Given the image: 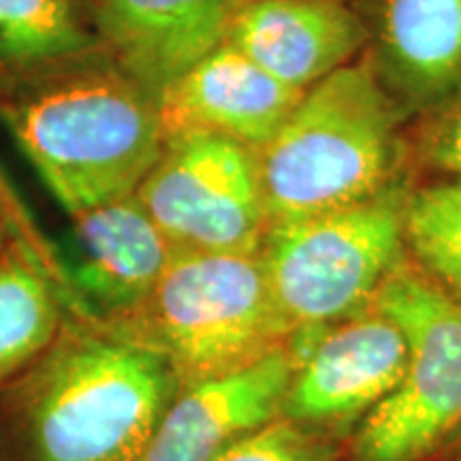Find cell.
<instances>
[{
  "instance_id": "cell-1",
  "label": "cell",
  "mask_w": 461,
  "mask_h": 461,
  "mask_svg": "<svg viewBox=\"0 0 461 461\" xmlns=\"http://www.w3.org/2000/svg\"><path fill=\"white\" fill-rule=\"evenodd\" d=\"M180 389L167 357L67 310L48 348L0 384V461H141Z\"/></svg>"
},
{
  "instance_id": "cell-2",
  "label": "cell",
  "mask_w": 461,
  "mask_h": 461,
  "mask_svg": "<svg viewBox=\"0 0 461 461\" xmlns=\"http://www.w3.org/2000/svg\"><path fill=\"white\" fill-rule=\"evenodd\" d=\"M0 115L68 216L135 194L165 149L158 96L105 51L14 79Z\"/></svg>"
},
{
  "instance_id": "cell-3",
  "label": "cell",
  "mask_w": 461,
  "mask_h": 461,
  "mask_svg": "<svg viewBox=\"0 0 461 461\" xmlns=\"http://www.w3.org/2000/svg\"><path fill=\"white\" fill-rule=\"evenodd\" d=\"M389 92L367 67L346 65L310 86L255 152L269 224L363 203L395 184L400 141Z\"/></svg>"
},
{
  "instance_id": "cell-4",
  "label": "cell",
  "mask_w": 461,
  "mask_h": 461,
  "mask_svg": "<svg viewBox=\"0 0 461 461\" xmlns=\"http://www.w3.org/2000/svg\"><path fill=\"white\" fill-rule=\"evenodd\" d=\"M99 325L167 357L180 387L244 370L291 342L258 252L176 250L137 308Z\"/></svg>"
},
{
  "instance_id": "cell-5",
  "label": "cell",
  "mask_w": 461,
  "mask_h": 461,
  "mask_svg": "<svg viewBox=\"0 0 461 461\" xmlns=\"http://www.w3.org/2000/svg\"><path fill=\"white\" fill-rule=\"evenodd\" d=\"M406 197L393 184L344 210L269 224L258 255L291 327L288 348L372 308L384 280L406 261Z\"/></svg>"
},
{
  "instance_id": "cell-6",
  "label": "cell",
  "mask_w": 461,
  "mask_h": 461,
  "mask_svg": "<svg viewBox=\"0 0 461 461\" xmlns=\"http://www.w3.org/2000/svg\"><path fill=\"white\" fill-rule=\"evenodd\" d=\"M374 308L402 327L408 366L387 400L361 420L355 461H420L461 425V303L403 261Z\"/></svg>"
},
{
  "instance_id": "cell-7",
  "label": "cell",
  "mask_w": 461,
  "mask_h": 461,
  "mask_svg": "<svg viewBox=\"0 0 461 461\" xmlns=\"http://www.w3.org/2000/svg\"><path fill=\"white\" fill-rule=\"evenodd\" d=\"M135 194L177 250L258 252L269 230L255 152L214 132L167 137Z\"/></svg>"
},
{
  "instance_id": "cell-8",
  "label": "cell",
  "mask_w": 461,
  "mask_h": 461,
  "mask_svg": "<svg viewBox=\"0 0 461 461\" xmlns=\"http://www.w3.org/2000/svg\"><path fill=\"white\" fill-rule=\"evenodd\" d=\"M291 357L295 372L282 417L325 431L366 419L387 400L406 372L408 339L372 305L322 330Z\"/></svg>"
},
{
  "instance_id": "cell-9",
  "label": "cell",
  "mask_w": 461,
  "mask_h": 461,
  "mask_svg": "<svg viewBox=\"0 0 461 461\" xmlns=\"http://www.w3.org/2000/svg\"><path fill=\"white\" fill-rule=\"evenodd\" d=\"M68 218L67 250H58L67 305L95 322L113 321L137 308L177 250L137 194Z\"/></svg>"
},
{
  "instance_id": "cell-10",
  "label": "cell",
  "mask_w": 461,
  "mask_h": 461,
  "mask_svg": "<svg viewBox=\"0 0 461 461\" xmlns=\"http://www.w3.org/2000/svg\"><path fill=\"white\" fill-rule=\"evenodd\" d=\"M293 372L295 361L282 348L244 370L182 387L141 461H216L282 417Z\"/></svg>"
},
{
  "instance_id": "cell-11",
  "label": "cell",
  "mask_w": 461,
  "mask_h": 461,
  "mask_svg": "<svg viewBox=\"0 0 461 461\" xmlns=\"http://www.w3.org/2000/svg\"><path fill=\"white\" fill-rule=\"evenodd\" d=\"M246 0H92L88 22L101 48L141 86H167L224 43Z\"/></svg>"
},
{
  "instance_id": "cell-12",
  "label": "cell",
  "mask_w": 461,
  "mask_h": 461,
  "mask_svg": "<svg viewBox=\"0 0 461 461\" xmlns=\"http://www.w3.org/2000/svg\"><path fill=\"white\" fill-rule=\"evenodd\" d=\"M303 92L222 43L158 95L165 141L201 131L257 149L278 132Z\"/></svg>"
},
{
  "instance_id": "cell-13",
  "label": "cell",
  "mask_w": 461,
  "mask_h": 461,
  "mask_svg": "<svg viewBox=\"0 0 461 461\" xmlns=\"http://www.w3.org/2000/svg\"><path fill=\"white\" fill-rule=\"evenodd\" d=\"M366 37L339 0H246L224 43L286 86L308 90L348 65Z\"/></svg>"
},
{
  "instance_id": "cell-14",
  "label": "cell",
  "mask_w": 461,
  "mask_h": 461,
  "mask_svg": "<svg viewBox=\"0 0 461 461\" xmlns=\"http://www.w3.org/2000/svg\"><path fill=\"white\" fill-rule=\"evenodd\" d=\"M380 62L411 105L461 101V0H383Z\"/></svg>"
},
{
  "instance_id": "cell-15",
  "label": "cell",
  "mask_w": 461,
  "mask_h": 461,
  "mask_svg": "<svg viewBox=\"0 0 461 461\" xmlns=\"http://www.w3.org/2000/svg\"><path fill=\"white\" fill-rule=\"evenodd\" d=\"M62 265L15 240L0 252V384L48 348L67 316Z\"/></svg>"
},
{
  "instance_id": "cell-16",
  "label": "cell",
  "mask_w": 461,
  "mask_h": 461,
  "mask_svg": "<svg viewBox=\"0 0 461 461\" xmlns=\"http://www.w3.org/2000/svg\"><path fill=\"white\" fill-rule=\"evenodd\" d=\"M103 51L75 0H0V73L14 79Z\"/></svg>"
},
{
  "instance_id": "cell-17",
  "label": "cell",
  "mask_w": 461,
  "mask_h": 461,
  "mask_svg": "<svg viewBox=\"0 0 461 461\" xmlns=\"http://www.w3.org/2000/svg\"><path fill=\"white\" fill-rule=\"evenodd\" d=\"M403 240L420 272L461 303V177L408 194Z\"/></svg>"
},
{
  "instance_id": "cell-18",
  "label": "cell",
  "mask_w": 461,
  "mask_h": 461,
  "mask_svg": "<svg viewBox=\"0 0 461 461\" xmlns=\"http://www.w3.org/2000/svg\"><path fill=\"white\" fill-rule=\"evenodd\" d=\"M216 461H338V445L327 431L280 417Z\"/></svg>"
},
{
  "instance_id": "cell-19",
  "label": "cell",
  "mask_w": 461,
  "mask_h": 461,
  "mask_svg": "<svg viewBox=\"0 0 461 461\" xmlns=\"http://www.w3.org/2000/svg\"><path fill=\"white\" fill-rule=\"evenodd\" d=\"M15 240L32 246L34 250H39L45 257L60 261L58 248L54 244H50V241L34 229V224L31 218H28L24 207L17 203L11 188L0 180V252Z\"/></svg>"
},
{
  "instance_id": "cell-20",
  "label": "cell",
  "mask_w": 461,
  "mask_h": 461,
  "mask_svg": "<svg viewBox=\"0 0 461 461\" xmlns=\"http://www.w3.org/2000/svg\"><path fill=\"white\" fill-rule=\"evenodd\" d=\"M425 157L434 167L461 177V105L453 109L431 131L425 143Z\"/></svg>"
},
{
  "instance_id": "cell-21",
  "label": "cell",
  "mask_w": 461,
  "mask_h": 461,
  "mask_svg": "<svg viewBox=\"0 0 461 461\" xmlns=\"http://www.w3.org/2000/svg\"><path fill=\"white\" fill-rule=\"evenodd\" d=\"M453 436H455V438H459V436H461V425H459V429H457V431H455V434H453Z\"/></svg>"
}]
</instances>
